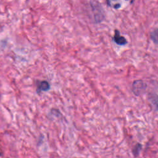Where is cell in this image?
<instances>
[{
    "instance_id": "cell-1",
    "label": "cell",
    "mask_w": 158,
    "mask_h": 158,
    "mask_svg": "<svg viewBox=\"0 0 158 158\" xmlns=\"http://www.w3.org/2000/svg\"><path fill=\"white\" fill-rule=\"evenodd\" d=\"M146 88V83L141 80H136L133 83L132 85L133 92L136 96L140 95L143 93V91L145 90Z\"/></svg>"
},
{
    "instance_id": "cell-2",
    "label": "cell",
    "mask_w": 158,
    "mask_h": 158,
    "mask_svg": "<svg viewBox=\"0 0 158 158\" xmlns=\"http://www.w3.org/2000/svg\"><path fill=\"white\" fill-rule=\"evenodd\" d=\"M114 41L115 43L118 45H125L127 43V41L125 38V37L121 36L120 35V32L118 30H115V35L114 36Z\"/></svg>"
},
{
    "instance_id": "cell-3",
    "label": "cell",
    "mask_w": 158,
    "mask_h": 158,
    "mask_svg": "<svg viewBox=\"0 0 158 158\" xmlns=\"http://www.w3.org/2000/svg\"><path fill=\"white\" fill-rule=\"evenodd\" d=\"M49 88H50V86L49 83L46 81H42L38 84L36 89V91L38 93H40L42 91H47L49 89Z\"/></svg>"
},
{
    "instance_id": "cell-4",
    "label": "cell",
    "mask_w": 158,
    "mask_h": 158,
    "mask_svg": "<svg viewBox=\"0 0 158 158\" xmlns=\"http://www.w3.org/2000/svg\"><path fill=\"white\" fill-rule=\"evenodd\" d=\"M141 145L139 144H138L134 148V149H133V153L135 157H136L139 154V151L141 150Z\"/></svg>"
},
{
    "instance_id": "cell-5",
    "label": "cell",
    "mask_w": 158,
    "mask_h": 158,
    "mask_svg": "<svg viewBox=\"0 0 158 158\" xmlns=\"http://www.w3.org/2000/svg\"><path fill=\"white\" fill-rule=\"evenodd\" d=\"M151 39L152 40V41L155 43H157V30L153 31L151 33Z\"/></svg>"
},
{
    "instance_id": "cell-6",
    "label": "cell",
    "mask_w": 158,
    "mask_h": 158,
    "mask_svg": "<svg viewBox=\"0 0 158 158\" xmlns=\"http://www.w3.org/2000/svg\"><path fill=\"white\" fill-rule=\"evenodd\" d=\"M120 7V4H115V6H114V8L115 9H118Z\"/></svg>"
}]
</instances>
